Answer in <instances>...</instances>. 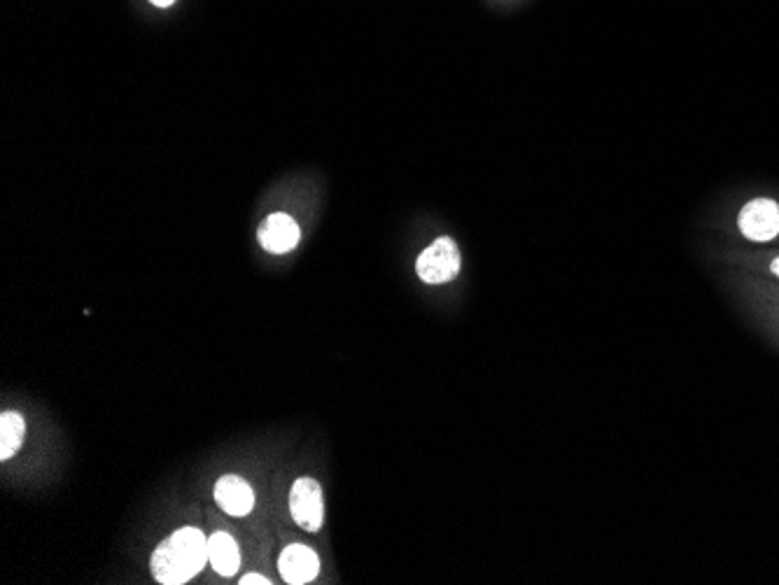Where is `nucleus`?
Returning <instances> with one entry per match:
<instances>
[{
    "mask_svg": "<svg viewBox=\"0 0 779 585\" xmlns=\"http://www.w3.org/2000/svg\"><path fill=\"white\" fill-rule=\"evenodd\" d=\"M208 562V539L197 527L173 532L153 553V574L162 585H183Z\"/></svg>",
    "mask_w": 779,
    "mask_h": 585,
    "instance_id": "1",
    "label": "nucleus"
},
{
    "mask_svg": "<svg viewBox=\"0 0 779 585\" xmlns=\"http://www.w3.org/2000/svg\"><path fill=\"white\" fill-rule=\"evenodd\" d=\"M149 3H155L157 8H168V6L176 3V0H149Z\"/></svg>",
    "mask_w": 779,
    "mask_h": 585,
    "instance_id": "12",
    "label": "nucleus"
},
{
    "mask_svg": "<svg viewBox=\"0 0 779 585\" xmlns=\"http://www.w3.org/2000/svg\"><path fill=\"white\" fill-rule=\"evenodd\" d=\"M208 562L220 576H233L241 567V551L236 539L227 532H215L208 539Z\"/></svg>",
    "mask_w": 779,
    "mask_h": 585,
    "instance_id": "8",
    "label": "nucleus"
},
{
    "mask_svg": "<svg viewBox=\"0 0 779 585\" xmlns=\"http://www.w3.org/2000/svg\"><path fill=\"white\" fill-rule=\"evenodd\" d=\"M738 231L749 243H772L779 238V201L756 197L738 210Z\"/></svg>",
    "mask_w": 779,
    "mask_h": 585,
    "instance_id": "3",
    "label": "nucleus"
},
{
    "mask_svg": "<svg viewBox=\"0 0 779 585\" xmlns=\"http://www.w3.org/2000/svg\"><path fill=\"white\" fill-rule=\"evenodd\" d=\"M290 513L299 527L318 532L324 520L322 490L313 479H299L290 490Z\"/></svg>",
    "mask_w": 779,
    "mask_h": 585,
    "instance_id": "4",
    "label": "nucleus"
},
{
    "mask_svg": "<svg viewBox=\"0 0 779 585\" xmlns=\"http://www.w3.org/2000/svg\"><path fill=\"white\" fill-rule=\"evenodd\" d=\"M463 267V257L456 241L448 236L437 238L435 243L427 246L416 259V273L427 285H444L458 278Z\"/></svg>",
    "mask_w": 779,
    "mask_h": 585,
    "instance_id": "2",
    "label": "nucleus"
},
{
    "mask_svg": "<svg viewBox=\"0 0 779 585\" xmlns=\"http://www.w3.org/2000/svg\"><path fill=\"white\" fill-rule=\"evenodd\" d=\"M768 269H770V273H772L775 278H779V254H775V257L770 259V262H768Z\"/></svg>",
    "mask_w": 779,
    "mask_h": 585,
    "instance_id": "11",
    "label": "nucleus"
},
{
    "mask_svg": "<svg viewBox=\"0 0 779 585\" xmlns=\"http://www.w3.org/2000/svg\"><path fill=\"white\" fill-rule=\"evenodd\" d=\"M215 502L220 504L225 513L233 518H243L255 506V492L241 476L227 473L218 483H215Z\"/></svg>",
    "mask_w": 779,
    "mask_h": 585,
    "instance_id": "7",
    "label": "nucleus"
},
{
    "mask_svg": "<svg viewBox=\"0 0 779 585\" xmlns=\"http://www.w3.org/2000/svg\"><path fill=\"white\" fill-rule=\"evenodd\" d=\"M241 585H271V581L267 576H259V574H246L241 581H238Z\"/></svg>",
    "mask_w": 779,
    "mask_h": 585,
    "instance_id": "10",
    "label": "nucleus"
},
{
    "mask_svg": "<svg viewBox=\"0 0 779 585\" xmlns=\"http://www.w3.org/2000/svg\"><path fill=\"white\" fill-rule=\"evenodd\" d=\"M27 437V425L24 418L14 410H6L3 416H0V460H10L12 455L21 448Z\"/></svg>",
    "mask_w": 779,
    "mask_h": 585,
    "instance_id": "9",
    "label": "nucleus"
},
{
    "mask_svg": "<svg viewBox=\"0 0 779 585\" xmlns=\"http://www.w3.org/2000/svg\"><path fill=\"white\" fill-rule=\"evenodd\" d=\"M278 570H280V576H283L290 585H304L315 581L320 572V560L315 551H311L309 546L292 544L280 553Z\"/></svg>",
    "mask_w": 779,
    "mask_h": 585,
    "instance_id": "6",
    "label": "nucleus"
},
{
    "mask_svg": "<svg viewBox=\"0 0 779 585\" xmlns=\"http://www.w3.org/2000/svg\"><path fill=\"white\" fill-rule=\"evenodd\" d=\"M299 227L285 212H273L259 227V243L271 254H285L299 246Z\"/></svg>",
    "mask_w": 779,
    "mask_h": 585,
    "instance_id": "5",
    "label": "nucleus"
}]
</instances>
